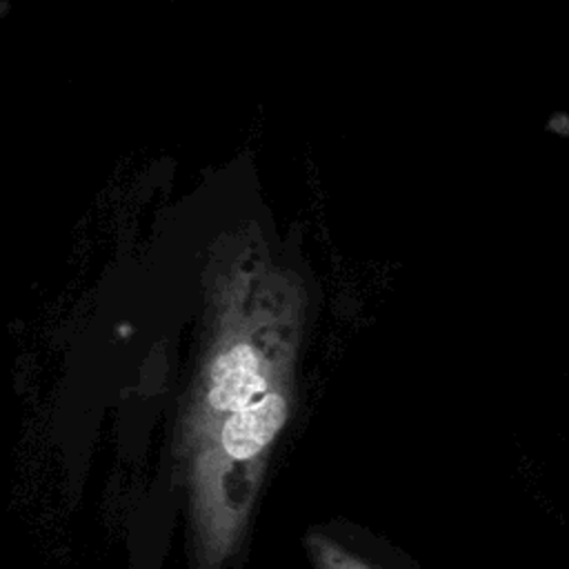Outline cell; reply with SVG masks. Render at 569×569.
I'll return each instance as SVG.
<instances>
[{
  "label": "cell",
  "mask_w": 569,
  "mask_h": 569,
  "mask_svg": "<svg viewBox=\"0 0 569 569\" xmlns=\"http://www.w3.org/2000/svg\"><path fill=\"white\" fill-rule=\"evenodd\" d=\"M264 391V380L258 373V358L249 345H238L222 353L211 371L209 400L220 411H240Z\"/></svg>",
  "instance_id": "6da1fadb"
},
{
  "label": "cell",
  "mask_w": 569,
  "mask_h": 569,
  "mask_svg": "<svg viewBox=\"0 0 569 569\" xmlns=\"http://www.w3.org/2000/svg\"><path fill=\"white\" fill-rule=\"evenodd\" d=\"M284 416L287 407L278 393H267L249 407L233 411L222 429L227 453L238 460L256 456L276 436Z\"/></svg>",
  "instance_id": "7a4b0ae2"
}]
</instances>
